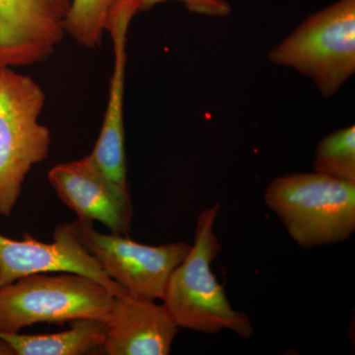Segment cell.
<instances>
[{
	"instance_id": "8fae6325",
	"label": "cell",
	"mask_w": 355,
	"mask_h": 355,
	"mask_svg": "<svg viewBox=\"0 0 355 355\" xmlns=\"http://www.w3.org/2000/svg\"><path fill=\"white\" fill-rule=\"evenodd\" d=\"M101 352L106 355H167L179 327L164 304L132 296H116Z\"/></svg>"
},
{
	"instance_id": "5b68a950",
	"label": "cell",
	"mask_w": 355,
	"mask_h": 355,
	"mask_svg": "<svg viewBox=\"0 0 355 355\" xmlns=\"http://www.w3.org/2000/svg\"><path fill=\"white\" fill-rule=\"evenodd\" d=\"M309 76L331 97L355 72V0H338L298 26L268 55Z\"/></svg>"
},
{
	"instance_id": "30bf717a",
	"label": "cell",
	"mask_w": 355,
	"mask_h": 355,
	"mask_svg": "<svg viewBox=\"0 0 355 355\" xmlns=\"http://www.w3.org/2000/svg\"><path fill=\"white\" fill-rule=\"evenodd\" d=\"M139 9L132 0H114L110 10L107 32L113 44L114 65L110 79L108 102L105 110L101 132L92 153L89 154L112 183L128 190L127 158L123 125L125 67H127L128 32Z\"/></svg>"
},
{
	"instance_id": "3957f363",
	"label": "cell",
	"mask_w": 355,
	"mask_h": 355,
	"mask_svg": "<svg viewBox=\"0 0 355 355\" xmlns=\"http://www.w3.org/2000/svg\"><path fill=\"white\" fill-rule=\"evenodd\" d=\"M44 102L31 77L0 69V216H10L26 177L50 153V130L39 123Z\"/></svg>"
},
{
	"instance_id": "52a82bcc",
	"label": "cell",
	"mask_w": 355,
	"mask_h": 355,
	"mask_svg": "<svg viewBox=\"0 0 355 355\" xmlns=\"http://www.w3.org/2000/svg\"><path fill=\"white\" fill-rule=\"evenodd\" d=\"M46 272H71L99 282L114 295L128 292L110 279L77 237L72 223L57 226L53 243H43L25 233L22 240L0 234V286Z\"/></svg>"
},
{
	"instance_id": "5bb4252c",
	"label": "cell",
	"mask_w": 355,
	"mask_h": 355,
	"mask_svg": "<svg viewBox=\"0 0 355 355\" xmlns=\"http://www.w3.org/2000/svg\"><path fill=\"white\" fill-rule=\"evenodd\" d=\"M314 171L355 183V128H340L318 144Z\"/></svg>"
},
{
	"instance_id": "9c48e42d",
	"label": "cell",
	"mask_w": 355,
	"mask_h": 355,
	"mask_svg": "<svg viewBox=\"0 0 355 355\" xmlns=\"http://www.w3.org/2000/svg\"><path fill=\"white\" fill-rule=\"evenodd\" d=\"M48 180L78 220L100 222L116 234L128 232L132 218L130 191L112 183L88 155L55 165Z\"/></svg>"
},
{
	"instance_id": "ba28073f",
	"label": "cell",
	"mask_w": 355,
	"mask_h": 355,
	"mask_svg": "<svg viewBox=\"0 0 355 355\" xmlns=\"http://www.w3.org/2000/svg\"><path fill=\"white\" fill-rule=\"evenodd\" d=\"M71 0H0V69L40 64L65 36Z\"/></svg>"
},
{
	"instance_id": "7a4b0ae2",
	"label": "cell",
	"mask_w": 355,
	"mask_h": 355,
	"mask_svg": "<svg viewBox=\"0 0 355 355\" xmlns=\"http://www.w3.org/2000/svg\"><path fill=\"white\" fill-rule=\"evenodd\" d=\"M265 202L299 246L314 248L349 239L355 230V183L320 173L273 180Z\"/></svg>"
},
{
	"instance_id": "9a60e30c",
	"label": "cell",
	"mask_w": 355,
	"mask_h": 355,
	"mask_svg": "<svg viewBox=\"0 0 355 355\" xmlns=\"http://www.w3.org/2000/svg\"><path fill=\"white\" fill-rule=\"evenodd\" d=\"M140 11H147L156 4L165 1H178L183 3L191 13L200 15L224 17L230 13V6L225 0H132Z\"/></svg>"
},
{
	"instance_id": "6da1fadb",
	"label": "cell",
	"mask_w": 355,
	"mask_h": 355,
	"mask_svg": "<svg viewBox=\"0 0 355 355\" xmlns=\"http://www.w3.org/2000/svg\"><path fill=\"white\" fill-rule=\"evenodd\" d=\"M219 203L198 216L195 244L168 280L163 304L179 328L214 335L222 330L249 338L254 328L244 312L233 309L223 286L211 270L212 261L220 252L214 234Z\"/></svg>"
},
{
	"instance_id": "7c38bea8",
	"label": "cell",
	"mask_w": 355,
	"mask_h": 355,
	"mask_svg": "<svg viewBox=\"0 0 355 355\" xmlns=\"http://www.w3.org/2000/svg\"><path fill=\"white\" fill-rule=\"evenodd\" d=\"M71 328L49 335L0 331V340L18 355H84L101 352L106 324L97 319L70 322Z\"/></svg>"
},
{
	"instance_id": "8992f818",
	"label": "cell",
	"mask_w": 355,
	"mask_h": 355,
	"mask_svg": "<svg viewBox=\"0 0 355 355\" xmlns=\"http://www.w3.org/2000/svg\"><path fill=\"white\" fill-rule=\"evenodd\" d=\"M72 226L110 279L137 297L162 300L173 270L191 250L183 242L148 246L116 233L103 234L93 222L77 219Z\"/></svg>"
},
{
	"instance_id": "4fadbf2b",
	"label": "cell",
	"mask_w": 355,
	"mask_h": 355,
	"mask_svg": "<svg viewBox=\"0 0 355 355\" xmlns=\"http://www.w3.org/2000/svg\"><path fill=\"white\" fill-rule=\"evenodd\" d=\"M114 0H71L64 21L65 35L79 46L96 50L107 32L110 10Z\"/></svg>"
},
{
	"instance_id": "277c9868",
	"label": "cell",
	"mask_w": 355,
	"mask_h": 355,
	"mask_svg": "<svg viewBox=\"0 0 355 355\" xmlns=\"http://www.w3.org/2000/svg\"><path fill=\"white\" fill-rule=\"evenodd\" d=\"M114 298L106 286L76 273L28 275L0 286V331L19 333L34 324L78 319L106 323Z\"/></svg>"
},
{
	"instance_id": "2e32d148",
	"label": "cell",
	"mask_w": 355,
	"mask_h": 355,
	"mask_svg": "<svg viewBox=\"0 0 355 355\" xmlns=\"http://www.w3.org/2000/svg\"><path fill=\"white\" fill-rule=\"evenodd\" d=\"M0 355H13V352L10 347L1 340H0Z\"/></svg>"
}]
</instances>
